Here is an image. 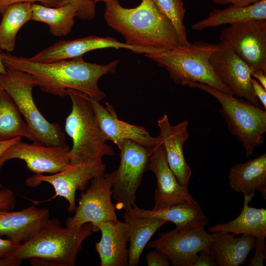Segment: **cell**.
Returning a JSON list of instances; mask_svg holds the SVG:
<instances>
[{"instance_id": "obj_1", "label": "cell", "mask_w": 266, "mask_h": 266, "mask_svg": "<svg viewBox=\"0 0 266 266\" xmlns=\"http://www.w3.org/2000/svg\"><path fill=\"white\" fill-rule=\"evenodd\" d=\"M2 62L8 69L23 71L35 79L37 86L46 93L63 97L67 89H74L100 101L106 95L98 86L103 75L113 73L119 63L116 60L105 65L85 61L82 57L50 63L30 61L23 56L1 53Z\"/></svg>"}, {"instance_id": "obj_2", "label": "cell", "mask_w": 266, "mask_h": 266, "mask_svg": "<svg viewBox=\"0 0 266 266\" xmlns=\"http://www.w3.org/2000/svg\"><path fill=\"white\" fill-rule=\"evenodd\" d=\"M104 18L136 53H159L180 45L173 25L153 0H141L132 8L123 7L118 0H111L105 3Z\"/></svg>"}, {"instance_id": "obj_3", "label": "cell", "mask_w": 266, "mask_h": 266, "mask_svg": "<svg viewBox=\"0 0 266 266\" xmlns=\"http://www.w3.org/2000/svg\"><path fill=\"white\" fill-rule=\"evenodd\" d=\"M94 233L92 224L63 228L50 219L33 236L0 260V266H18L29 260L34 266H74L84 240Z\"/></svg>"}, {"instance_id": "obj_4", "label": "cell", "mask_w": 266, "mask_h": 266, "mask_svg": "<svg viewBox=\"0 0 266 266\" xmlns=\"http://www.w3.org/2000/svg\"><path fill=\"white\" fill-rule=\"evenodd\" d=\"M220 46V43L196 41L164 52L144 55L165 68L177 85L189 87L194 83H203L234 96L218 78L210 63L211 56Z\"/></svg>"}, {"instance_id": "obj_5", "label": "cell", "mask_w": 266, "mask_h": 266, "mask_svg": "<svg viewBox=\"0 0 266 266\" xmlns=\"http://www.w3.org/2000/svg\"><path fill=\"white\" fill-rule=\"evenodd\" d=\"M71 100V111L66 118L65 130L71 138L70 164L101 161L114 155L98 124L90 97L74 89H67Z\"/></svg>"}, {"instance_id": "obj_6", "label": "cell", "mask_w": 266, "mask_h": 266, "mask_svg": "<svg viewBox=\"0 0 266 266\" xmlns=\"http://www.w3.org/2000/svg\"><path fill=\"white\" fill-rule=\"evenodd\" d=\"M189 87L199 89L217 100L221 105L220 113L226 120L229 132L242 143L246 158L253 154L256 147L264 144L265 110L206 84L197 83Z\"/></svg>"}, {"instance_id": "obj_7", "label": "cell", "mask_w": 266, "mask_h": 266, "mask_svg": "<svg viewBox=\"0 0 266 266\" xmlns=\"http://www.w3.org/2000/svg\"><path fill=\"white\" fill-rule=\"evenodd\" d=\"M3 89L16 104L32 130L34 142L48 146L66 145V136L60 125L51 123L39 112L33 99L32 91L38 86L31 74L19 70L7 69L1 74Z\"/></svg>"}, {"instance_id": "obj_8", "label": "cell", "mask_w": 266, "mask_h": 266, "mask_svg": "<svg viewBox=\"0 0 266 266\" xmlns=\"http://www.w3.org/2000/svg\"><path fill=\"white\" fill-rule=\"evenodd\" d=\"M155 147L148 148L127 140L119 149L120 164L116 169L112 190L116 209L128 212L135 204L136 192L148 170L149 159Z\"/></svg>"}, {"instance_id": "obj_9", "label": "cell", "mask_w": 266, "mask_h": 266, "mask_svg": "<svg viewBox=\"0 0 266 266\" xmlns=\"http://www.w3.org/2000/svg\"><path fill=\"white\" fill-rule=\"evenodd\" d=\"M116 170L94 177L86 192H82L73 216L67 218L66 227L71 228L90 223L94 233L99 232L102 222L118 219L116 208L111 200Z\"/></svg>"}, {"instance_id": "obj_10", "label": "cell", "mask_w": 266, "mask_h": 266, "mask_svg": "<svg viewBox=\"0 0 266 266\" xmlns=\"http://www.w3.org/2000/svg\"><path fill=\"white\" fill-rule=\"evenodd\" d=\"M221 43L230 47L252 71L266 73V20L229 25L220 33Z\"/></svg>"}, {"instance_id": "obj_11", "label": "cell", "mask_w": 266, "mask_h": 266, "mask_svg": "<svg viewBox=\"0 0 266 266\" xmlns=\"http://www.w3.org/2000/svg\"><path fill=\"white\" fill-rule=\"evenodd\" d=\"M106 169V165L102 160L70 164L65 169L55 174H34L28 178L26 183L30 187H36L43 182L49 183L53 187L55 194L48 200L57 197L64 198L68 203L67 210L72 213L74 212L76 207V192H83L93 178L104 174Z\"/></svg>"}, {"instance_id": "obj_12", "label": "cell", "mask_w": 266, "mask_h": 266, "mask_svg": "<svg viewBox=\"0 0 266 266\" xmlns=\"http://www.w3.org/2000/svg\"><path fill=\"white\" fill-rule=\"evenodd\" d=\"M159 236L148 242L147 247L163 253L173 266H194L199 252H207L212 233L207 232L204 226L191 229L175 227Z\"/></svg>"}, {"instance_id": "obj_13", "label": "cell", "mask_w": 266, "mask_h": 266, "mask_svg": "<svg viewBox=\"0 0 266 266\" xmlns=\"http://www.w3.org/2000/svg\"><path fill=\"white\" fill-rule=\"evenodd\" d=\"M70 148L66 145L48 146L19 140L8 147L0 157V169L9 160L24 161L29 170L35 174H51L61 171L70 165Z\"/></svg>"}, {"instance_id": "obj_14", "label": "cell", "mask_w": 266, "mask_h": 266, "mask_svg": "<svg viewBox=\"0 0 266 266\" xmlns=\"http://www.w3.org/2000/svg\"><path fill=\"white\" fill-rule=\"evenodd\" d=\"M220 43V47L210 58L211 66L218 78L238 98H244L263 109L252 88L251 69L230 47Z\"/></svg>"}, {"instance_id": "obj_15", "label": "cell", "mask_w": 266, "mask_h": 266, "mask_svg": "<svg viewBox=\"0 0 266 266\" xmlns=\"http://www.w3.org/2000/svg\"><path fill=\"white\" fill-rule=\"evenodd\" d=\"M90 100L98 124L105 139L113 142L119 149L127 140L148 148L161 144L159 138L152 137L143 126L120 120L113 107L109 103H106L104 108L99 101L91 98Z\"/></svg>"}, {"instance_id": "obj_16", "label": "cell", "mask_w": 266, "mask_h": 266, "mask_svg": "<svg viewBox=\"0 0 266 266\" xmlns=\"http://www.w3.org/2000/svg\"><path fill=\"white\" fill-rule=\"evenodd\" d=\"M148 170L154 173L157 180L153 210H161L175 204L195 201L189 194L187 187L179 183L170 169L161 143L155 147L150 156Z\"/></svg>"}, {"instance_id": "obj_17", "label": "cell", "mask_w": 266, "mask_h": 266, "mask_svg": "<svg viewBox=\"0 0 266 266\" xmlns=\"http://www.w3.org/2000/svg\"><path fill=\"white\" fill-rule=\"evenodd\" d=\"M188 124L189 122L184 120L172 125L166 114L158 120L160 129L158 137L164 148L167 163L179 183L186 187L192 173L183 153L184 144L189 138Z\"/></svg>"}, {"instance_id": "obj_18", "label": "cell", "mask_w": 266, "mask_h": 266, "mask_svg": "<svg viewBox=\"0 0 266 266\" xmlns=\"http://www.w3.org/2000/svg\"><path fill=\"white\" fill-rule=\"evenodd\" d=\"M108 48L126 49L136 53L133 48L115 38L90 35L73 40L58 41L28 59L35 62L50 63L81 57L89 51Z\"/></svg>"}, {"instance_id": "obj_19", "label": "cell", "mask_w": 266, "mask_h": 266, "mask_svg": "<svg viewBox=\"0 0 266 266\" xmlns=\"http://www.w3.org/2000/svg\"><path fill=\"white\" fill-rule=\"evenodd\" d=\"M101 238L96 242L95 248L101 266H128L130 229L126 222L118 219L100 223L99 227Z\"/></svg>"}, {"instance_id": "obj_20", "label": "cell", "mask_w": 266, "mask_h": 266, "mask_svg": "<svg viewBox=\"0 0 266 266\" xmlns=\"http://www.w3.org/2000/svg\"><path fill=\"white\" fill-rule=\"evenodd\" d=\"M49 216L48 209L34 205L20 211H0V235L21 243L37 233Z\"/></svg>"}, {"instance_id": "obj_21", "label": "cell", "mask_w": 266, "mask_h": 266, "mask_svg": "<svg viewBox=\"0 0 266 266\" xmlns=\"http://www.w3.org/2000/svg\"><path fill=\"white\" fill-rule=\"evenodd\" d=\"M207 252L218 266H238L244 264L254 247L256 238L243 234L240 237L228 232H214Z\"/></svg>"}, {"instance_id": "obj_22", "label": "cell", "mask_w": 266, "mask_h": 266, "mask_svg": "<svg viewBox=\"0 0 266 266\" xmlns=\"http://www.w3.org/2000/svg\"><path fill=\"white\" fill-rule=\"evenodd\" d=\"M228 185L233 190L243 194L260 193L266 199V153L245 163L232 166L228 173Z\"/></svg>"}, {"instance_id": "obj_23", "label": "cell", "mask_w": 266, "mask_h": 266, "mask_svg": "<svg viewBox=\"0 0 266 266\" xmlns=\"http://www.w3.org/2000/svg\"><path fill=\"white\" fill-rule=\"evenodd\" d=\"M126 213L138 217H152L173 223L176 227L191 229L205 227L209 220L200 204L195 200L175 204L163 209H143L134 204Z\"/></svg>"}, {"instance_id": "obj_24", "label": "cell", "mask_w": 266, "mask_h": 266, "mask_svg": "<svg viewBox=\"0 0 266 266\" xmlns=\"http://www.w3.org/2000/svg\"><path fill=\"white\" fill-rule=\"evenodd\" d=\"M254 196V194H243V206L240 214L228 223L211 226L208 232H228L234 235L251 234L256 238L265 239L266 237V209L249 206V202Z\"/></svg>"}, {"instance_id": "obj_25", "label": "cell", "mask_w": 266, "mask_h": 266, "mask_svg": "<svg viewBox=\"0 0 266 266\" xmlns=\"http://www.w3.org/2000/svg\"><path fill=\"white\" fill-rule=\"evenodd\" d=\"M252 20H266V0L245 6L231 4L224 9L212 10L208 16L193 24L191 29L201 31L224 24H233Z\"/></svg>"}, {"instance_id": "obj_26", "label": "cell", "mask_w": 266, "mask_h": 266, "mask_svg": "<svg viewBox=\"0 0 266 266\" xmlns=\"http://www.w3.org/2000/svg\"><path fill=\"white\" fill-rule=\"evenodd\" d=\"M124 218L130 229L128 266H137L151 237L167 222L155 217L135 216L126 212Z\"/></svg>"}, {"instance_id": "obj_27", "label": "cell", "mask_w": 266, "mask_h": 266, "mask_svg": "<svg viewBox=\"0 0 266 266\" xmlns=\"http://www.w3.org/2000/svg\"><path fill=\"white\" fill-rule=\"evenodd\" d=\"M32 7L31 20L48 25L53 35L65 36L71 32L76 17V10L72 4L49 7L33 3Z\"/></svg>"}, {"instance_id": "obj_28", "label": "cell", "mask_w": 266, "mask_h": 266, "mask_svg": "<svg viewBox=\"0 0 266 266\" xmlns=\"http://www.w3.org/2000/svg\"><path fill=\"white\" fill-rule=\"evenodd\" d=\"M15 102L3 89L0 99V141L24 137L34 141V135L26 122L21 117Z\"/></svg>"}, {"instance_id": "obj_29", "label": "cell", "mask_w": 266, "mask_h": 266, "mask_svg": "<svg viewBox=\"0 0 266 266\" xmlns=\"http://www.w3.org/2000/svg\"><path fill=\"white\" fill-rule=\"evenodd\" d=\"M32 3L20 2L8 6L0 23V48L6 52L14 50L16 36L21 28L31 20Z\"/></svg>"}, {"instance_id": "obj_30", "label": "cell", "mask_w": 266, "mask_h": 266, "mask_svg": "<svg viewBox=\"0 0 266 266\" xmlns=\"http://www.w3.org/2000/svg\"><path fill=\"white\" fill-rule=\"evenodd\" d=\"M160 11L171 22L176 32L180 45L188 44L183 23L186 10L182 0H153Z\"/></svg>"}, {"instance_id": "obj_31", "label": "cell", "mask_w": 266, "mask_h": 266, "mask_svg": "<svg viewBox=\"0 0 266 266\" xmlns=\"http://www.w3.org/2000/svg\"><path fill=\"white\" fill-rule=\"evenodd\" d=\"M72 4L76 10V17L82 20H91L95 17L96 3L93 0H61L58 6Z\"/></svg>"}, {"instance_id": "obj_32", "label": "cell", "mask_w": 266, "mask_h": 266, "mask_svg": "<svg viewBox=\"0 0 266 266\" xmlns=\"http://www.w3.org/2000/svg\"><path fill=\"white\" fill-rule=\"evenodd\" d=\"M255 253L253 258L250 259L248 266H263L266 259V247L265 239L256 238L255 242Z\"/></svg>"}, {"instance_id": "obj_33", "label": "cell", "mask_w": 266, "mask_h": 266, "mask_svg": "<svg viewBox=\"0 0 266 266\" xmlns=\"http://www.w3.org/2000/svg\"><path fill=\"white\" fill-rule=\"evenodd\" d=\"M145 259L148 266H168L170 264L168 257L156 249L148 252Z\"/></svg>"}, {"instance_id": "obj_34", "label": "cell", "mask_w": 266, "mask_h": 266, "mask_svg": "<svg viewBox=\"0 0 266 266\" xmlns=\"http://www.w3.org/2000/svg\"><path fill=\"white\" fill-rule=\"evenodd\" d=\"M61 0H0V13L2 15L10 5L20 2L31 3L39 2L41 4L49 7H57Z\"/></svg>"}, {"instance_id": "obj_35", "label": "cell", "mask_w": 266, "mask_h": 266, "mask_svg": "<svg viewBox=\"0 0 266 266\" xmlns=\"http://www.w3.org/2000/svg\"><path fill=\"white\" fill-rule=\"evenodd\" d=\"M16 199L13 192L9 189L0 190V211H10L15 206Z\"/></svg>"}, {"instance_id": "obj_36", "label": "cell", "mask_w": 266, "mask_h": 266, "mask_svg": "<svg viewBox=\"0 0 266 266\" xmlns=\"http://www.w3.org/2000/svg\"><path fill=\"white\" fill-rule=\"evenodd\" d=\"M21 243L10 239L0 238V260L7 256L16 249Z\"/></svg>"}, {"instance_id": "obj_37", "label": "cell", "mask_w": 266, "mask_h": 266, "mask_svg": "<svg viewBox=\"0 0 266 266\" xmlns=\"http://www.w3.org/2000/svg\"><path fill=\"white\" fill-rule=\"evenodd\" d=\"M251 83L254 94L265 109H266V90L254 78H251Z\"/></svg>"}, {"instance_id": "obj_38", "label": "cell", "mask_w": 266, "mask_h": 266, "mask_svg": "<svg viewBox=\"0 0 266 266\" xmlns=\"http://www.w3.org/2000/svg\"><path fill=\"white\" fill-rule=\"evenodd\" d=\"M217 266L214 259L205 251L199 252L194 266Z\"/></svg>"}, {"instance_id": "obj_39", "label": "cell", "mask_w": 266, "mask_h": 266, "mask_svg": "<svg viewBox=\"0 0 266 266\" xmlns=\"http://www.w3.org/2000/svg\"><path fill=\"white\" fill-rule=\"evenodd\" d=\"M251 75L266 90V73L261 71H252Z\"/></svg>"}, {"instance_id": "obj_40", "label": "cell", "mask_w": 266, "mask_h": 266, "mask_svg": "<svg viewBox=\"0 0 266 266\" xmlns=\"http://www.w3.org/2000/svg\"><path fill=\"white\" fill-rule=\"evenodd\" d=\"M21 139V137H17L8 140L0 141V157L8 147Z\"/></svg>"}, {"instance_id": "obj_41", "label": "cell", "mask_w": 266, "mask_h": 266, "mask_svg": "<svg viewBox=\"0 0 266 266\" xmlns=\"http://www.w3.org/2000/svg\"><path fill=\"white\" fill-rule=\"evenodd\" d=\"M262 0H229L230 4L238 6H245Z\"/></svg>"}, {"instance_id": "obj_42", "label": "cell", "mask_w": 266, "mask_h": 266, "mask_svg": "<svg viewBox=\"0 0 266 266\" xmlns=\"http://www.w3.org/2000/svg\"><path fill=\"white\" fill-rule=\"evenodd\" d=\"M1 50L0 48V73L2 74L6 72L7 69L2 62Z\"/></svg>"}, {"instance_id": "obj_43", "label": "cell", "mask_w": 266, "mask_h": 266, "mask_svg": "<svg viewBox=\"0 0 266 266\" xmlns=\"http://www.w3.org/2000/svg\"><path fill=\"white\" fill-rule=\"evenodd\" d=\"M213 2L219 4H230L229 0H211Z\"/></svg>"}, {"instance_id": "obj_44", "label": "cell", "mask_w": 266, "mask_h": 266, "mask_svg": "<svg viewBox=\"0 0 266 266\" xmlns=\"http://www.w3.org/2000/svg\"><path fill=\"white\" fill-rule=\"evenodd\" d=\"M110 0H93L95 3H96L97 2H100V1L104 2L106 3Z\"/></svg>"}, {"instance_id": "obj_45", "label": "cell", "mask_w": 266, "mask_h": 266, "mask_svg": "<svg viewBox=\"0 0 266 266\" xmlns=\"http://www.w3.org/2000/svg\"><path fill=\"white\" fill-rule=\"evenodd\" d=\"M0 75L1 74L0 73ZM3 89L1 86V83H0V97H1V94H2V92L3 91Z\"/></svg>"}]
</instances>
